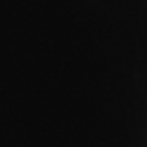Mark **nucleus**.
I'll use <instances>...</instances> for the list:
<instances>
[]
</instances>
